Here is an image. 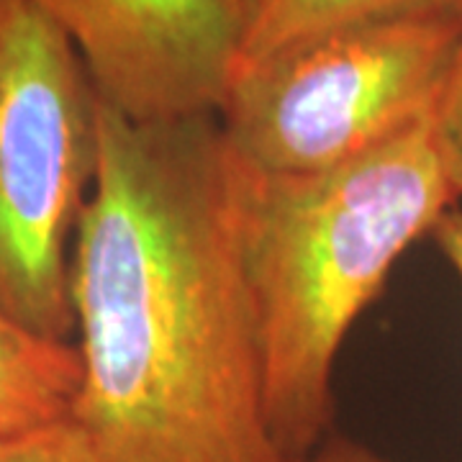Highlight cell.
<instances>
[{"label": "cell", "instance_id": "obj_1", "mask_svg": "<svg viewBox=\"0 0 462 462\" xmlns=\"http://www.w3.org/2000/svg\"><path fill=\"white\" fill-rule=\"evenodd\" d=\"M242 196L216 116L139 124L98 98L69 267V419L98 462H288L264 413Z\"/></svg>", "mask_w": 462, "mask_h": 462}, {"label": "cell", "instance_id": "obj_2", "mask_svg": "<svg viewBox=\"0 0 462 462\" xmlns=\"http://www.w3.org/2000/svg\"><path fill=\"white\" fill-rule=\"evenodd\" d=\"M455 206L460 196L434 116L319 175L263 178L245 170L242 234L264 413L288 462L329 437L331 380L346 334L401 254Z\"/></svg>", "mask_w": 462, "mask_h": 462}, {"label": "cell", "instance_id": "obj_3", "mask_svg": "<svg viewBox=\"0 0 462 462\" xmlns=\"http://www.w3.org/2000/svg\"><path fill=\"white\" fill-rule=\"evenodd\" d=\"M462 16L342 26L236 67L218 126L252 175L345 165L437 114Z\"/></svg>", "mask_w": 462, "mask_h": 462}, {"label": "cell", "instance_id": "obj_4", "mask_svg": "<svg viewBox=\"0 0 462 462\" xmlns=\"http://www.w3.org/2000/svg\"><path fill=\"white\" fill-rule=\"evenodd\" d=\"M98 172V93L32 0H0V316L69 342L72 247Z\"/></svg>", "mask_w": 462, "mask_h": 462}, {"label": "cell", "instance_id": "obj_5", "mask_svg": "<svg viewBox=\"0 0 462 462\" xmlns=\"http://www.w3.org/2000/svg\"><path fill=\"white\" fill-rule=\"evenodd\" d=\"M98 98L139 124L216 116L242 57V0H32Z\"/></svg>", "mask_w": 462, "mask_h": 462}, {"label": "cell", "instance_id": "obj_6", "mask_svg": "<svg viewBox=\"0 0 462 462\" xmlns=\"http://www.w3.org/2000/svg\"><path fill=\"white\" fill-rule=\"evenodd\" d=\"M78 388V346L33 337L0 316V437L69 419Z\"/></svg>", "mask_w": 462, "mask_h": 462}, {"label": "cell", "instance_id": "obj_7", "mask_svg": "<svg viewBox=\"0 0 462 462\" xmlns=\"http://www.w3.org/2000/svg\"><path fill=\"white\" fill-rule=\"evenodd\" d=\"M239 65L342 26L401 16H462V0H242Z\"/></svg>", "mask_w": 462, "mask_h": 462}, {"label": "cell", "instance_id": "obj_8", "mask_svg": "<svg viewBox=\"0 0 462 462\" xmlns=\"http://www.w3.org/2000/svg\"><path fill=\"white\" fill-rule=\"evenodd\" d=\"M0 462H98L80 427L65 419L32 431L0 437Z\"/></svg>", "mask_w": 462, "mask_h": 462}, {"label": "cell", "instance_id": "obj_9", "mask_svg": "<svg viewBox=\"0 0 462 462\" xmlns=\"http://www.w3.org/2000/svg\"><path fill=\"white\" fill-rule=\"evenodd\" d=\"M434 121H437V134H439V147L445 154L447 172L455 182V190L460 196L462 206V33L455 57H452V65H449V75H447Z\"/></svg>", "mask_w": 462, "mask_h": 462}, {"label": "cell", "instance_id": "obj_10", "mask_svg": "<svg viewBox=\"0 0 462 462\" xmlns=\"http://www.w3.org/2000/svg\"><path fill=\"white\" fill-rule=\"evenodd\" d=\"M431 239L449 264V270L462 282V206H455L439 218V224L431 231Z\"/></svg>", "mask_w": 462, "mask_h": 462}, {"label": "cell", "instance_id": "obj_11", "mask_svg": "<svg viewBox=\"0 0 462 462\" xmlns=\"http://www.w3.org/2000/svg\"><path fill=\"white\" fill-rule=\"evenodd\" d=\"M293 462H391L380 457L378 452L367 449V447L349 442L342 437H327L314 452H309L306 457Z\"/></svg>", "mask_w": 462, "mask_h": 462}]
</instances>
